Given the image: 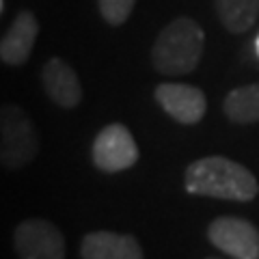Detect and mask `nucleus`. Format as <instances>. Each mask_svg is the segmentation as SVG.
Returning a JSON list of instances; mask_svg holds the SVG:
<instances>
[{"label":"nucleus","instance_id":"1a4fd4ad","mask_svg":"<svg viewBox=\"0 0 259 259\" xmlns=\"http://www.w3.org/2000/svg\"><path fill=\"white\" fill-rule=\"evenodd\" d=\"M37 35H39L37 15L28 9H22L13 18L9 30L5 32L3 41H0V59H3V63L11 65V67L26 63L30 59L32 48H35Z\"/></svg>","mask_w":259,"mask_h":259},{"label":"nucleus","instance_id":"0eeeda50","mask_svg":"<svg viewBox=\"0 0 259 259\" xmlns=\"http://www.w3.org/2000/svg\"><path fill=\"white\" fill-rule=\"evenodd\" d=\"M160 108L182 125H194L205 117L207 100L199 87L184 82H162L153 89Z\"/></svg>","mask_w":259,"mask_h":259},{"label":"nucleus","instance_id":"7ed1b4c3","mask_svg":"<svg viewBox=\"0 0 259 259\" xmlns=\"http://www.w3.org/2000/svg\"><path fill=\"white\" fill-rule=\"evenodd\" d=\"M39 153V134L26 110L5 104L0 110V162L9 171L30 164Z\"/></svg>","mask_w":259,"mask_h":259},{"label":"nucleus","instance_id":"f03ea898","mask_svg":"<svg viewBox=\"0 0 259 259\" xmlns=\"http://www.w3.org/2000/svg\"><path fill=\"white\" fill-rule=\"evenodd\" d=\"M205 32L192 18H175L151 46V65L162 76H184L197 69L203 56Z\"/></svg>","mask_w":259,"mask_h":259},{"label":"nucleus","instance_id":"4468645a","mask_svg":"<svg viewBox=\"0 0 259 259\" xmlns=\"http://www.w3.org/2000/svg\"><path fill=\"white\" fill-rule=\"evenodd\" d=\"M0 13H5V0H0Z\"/></svg>","mask_w":259,"mask_h":259},{"label":"nucleus","instance_id":"39448f33","mask_svg":"<svg viewBox=\"0 0 259 259\" xmlns=\"http://www.w3.org/2000/svg\"><path fill=\"white\" fill-rule=\"evenodd\" d=\"M207 240L236 259H259V229L240 216H218L207 225Z\"/></svg>","mask_w":259,"mask_h":259},{"label":"nucleus","instance_id":"9b49d317","mask_svg":"<svg viewBox=\"0 0 259 259\" xmlns=\"http://www.w3.org/2000/svg\"><path fill=\"white\" fill-rule=\"evenodd\" d=\"M223 110L229 121L240 125L257 123L259 121V82L244 84L227 93Z\"/></svg>","mask_w":259,"mask_h":259},{"label":"nucleus","instance_id":"2eb2a0df","mask_svg":"<svg viewBox=\"0 0 259 259\" xmlns=\"http://www.w3.org/2000/svg\"><path fill=\"white\" fill-rule=\"evenodd\" d=\"M255 50H257V54H259V35H257V41H255Z\"/></svg>","mask_w":259,"mask_h":259},{"label":"nucleus","instance_id":"423d86ee","mask_svg":"<svg viewBox=\"0 0 259 259\" xmlns=\"http://www.w3.org/2000/svg\"><path fill=\"white\" fill-rule=\"evenodd\" d=\"M13 248L22 259H63L65 238L50 221L28 218L15 227Z\"/></svg>","mask_w":259,"mask_h":259},{"label":"nucleus","instance_id":"f8f14e48","mask_svg":"<svg viewBox=\"0 0 259 259\" xmlns=\"http://www.w3.org/2000/svg\"><path fill=\"white\" fill-rule=\"evenodd\" d=\"M214 3L218 20L233 35L250 30L259 18V0H214Z\"/></svg>","mask_w":259,"mask_h":259},{"label":"nucleus","instance_id":"6e6552de","mask_svg":"<svg viewBox=\"0 0 259 259\" xmlns=\"http://www.w3.org/2000/svg\"><path fill=\"white\" fill-rule=\"evenodd\" d=\"M41 84L46 95L63 110H74L82 102V84L78 74L61 59H48L44 63Z\"/></svg>","mask_w":259,"mask_h":259},{"label":"nucleus","instance_id":"f257e3e1","mask_svg":"<svg viewBox=\"0 0 259 259\" xmlns=\"http://www.w3.org/2000/svg\"><path fill=\"white\" fill-rule=\"evenodd\" d=\"M186 190L223 201H253L259 194L257 177L244 164L223 156L194 160L186 168Z\"/></svg>","mask_w":259,"mask_h":259},{"label":"nucleus","instance_id":"20e7f679","mask_svg":"<svg viewBox=\"0 0 259 259\" xmlns=\"http://www.w3.org/2000/svg\"><path fill=\"white\" fill-rule=\"evenodd\" d=\"M93 164L104 173H121L132 168L141 158L139 145L123 123H108L93 141Z\"/></svg>","mask_w":259,"mask_h":259},{"label":"nucleus","instance_id":"ddd939ff","mask_svg":"<svg viewBox=\"0 0 259 259\" xmlns=\"http://www.w3.org/2000/svg\"><path fill=\"white\" fill-rule=\"evenodd\" d=\"M134 5L136 0H97V9H100L104 22L110 24V26L125 24Z\"/></svg>","mask_w":259,"mask_h":259},{"label":"nucleus","instance_id":"9d476101","mask_svg":"<svg viewBox=\"0 0 259 259\" xmlns=\"http://www.w3.org/2000/svg\"><path fill=\"white\" fill-rule=\"evenodd\" d=\"M143 248L132 233L91 231L80 242L84 259H143Z\"/></svg>","mask_w":259,"mask_h":259}]
</instances>
